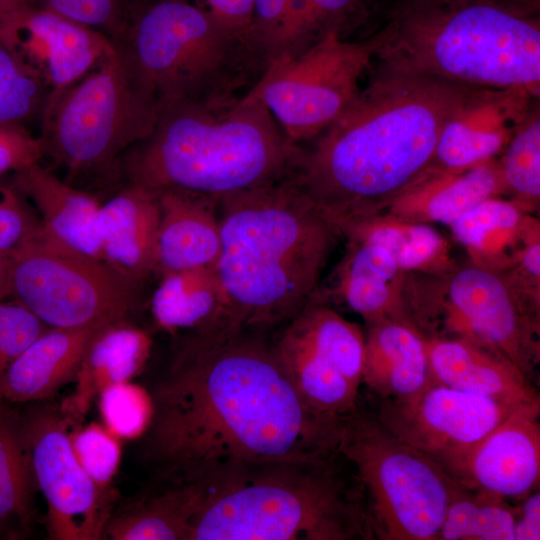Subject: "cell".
Instances as JSON below:
<instances>
[{
    "label": "cell",
    "instance_id": "1",
    "mask_svg": "<svg viewBox=\"0 0 540 540\" xmlns=\"http://www.w3.org/2000/svg\"><path fill=\"white\" fill-rule=\"evenodd\" d=\"M267 334L231 325L189 334L154 385L143 456L171 485L338 450L342 417L302 400Z\"/></svg>",
    "mask_w": 540,
    "mask_h": 540
},
{
    "label": "cell",
    "instance_id": "2",
    "mask_svg": "<svg viewBox=\"0 0 540 540\" xmlns=\"http://www.w3.org/2000/svg\"><path fill=\"white\" fill-rule=\"evenodd\" d=\"M366 85L307 148L291 176L330 222L361 219L431 163L441 131L474 87L377 54Z\"/></svg>",
    "mask_w": 540,
    "mask_h": 540
},
{
    "label": "cell",
    "instance_id": "3",
    "mask_svg": "<svg viewBox=\"0 0 540 540\" xmlns=\"http://www.w3.org/2000/svg\"><path fill=\"white\" fill-rule=\"evenodd\" d=\"M215 264L233 325L269 332L316 292L333 225L290 175L221 197Z\"/></svg>",
    "mask_w": 540,
    "mask_h": 540
},
{
    "label": "cell",
    "instance_id": "4",
    "mask_svg": "<svg viewBox=\"0 0 540 540\" xmlns=\"http://www.w3.org/2000/svg\"><path fill=\"white\" fill-rule=\"evenodd\" d=\"M299 145L249 90L221 101L158 104L149 135L131 147L130 183L220 199L291 174Z\"/></svg>",
    "mask_w": 540,
    "mask_h": 540
},
{
    "label": "cell",
    "instance_id": "5",
    "mask_svg": "<svg viewBox=\"0 0 540 540\" xmlns=\"http://www.w3.org/2000/svg\"><path fill=\"white\" fill-rule=\"evenodd\" d=\"M190 540H373L362 487L338 450L243 465L198 485Z\"/></svg>",
    "mask_w": 540,
    "mask_h": 540
},
{
    "label": "cell",
    "instance_id": "6",
    "mask_svg": "<svg viewBox=\"0 0 540 540\" xmlns=\"http://www.w3.org/2000/svg\"><path fill=\"white\" fill-rule=\"evenodd\" d=\"M375 35L376 54L435 77L539 94L540 20L511 14L491 0H391Z\"/></svg>",
    "mask_w": 540,
    "mask_h": 540
},
{
    "label": "cell",
    "instance_id": "7",
    "mask_svg": "<svg viewBox=\"0 0 540 540\" xmlns=\"http://www.w3.org/2000/svg\"><path fill=\"white\" fill-rule=\"evenodd\" d=\"M114 42L158 104L230 99L262 76L248 44L190 0H133Z\"/></svg>",
    "mask_w": 540,
    "mask_h": 540
},
{
    "label": "cell",
    "instance_id": "8",
    "mask_svg": "<svg viewBox=\"0 0 540 540\" xmlns=\"http://www.w3.org/2000/svg\"><path fill=\"white\" fill-rule=\"evenodd\" d=\"M158 102L115 49L81 79L48 95L39 137L72 177L109 167L151 132Z\"/></svg>",
    "mask_w": 540,
    "mask_h": 540
},
{
    "label": "cell",
    "instance_id": "9",
    "mask_svg": "<svg viewBox=\"0 0 540 540\" xmlns=\"http://www.w3.org/2000/svg\"><path fill=\"white\" fill-rule=\"evenodd\" d=\"M337 449L362 487L374 539L438 540L458 482L437 462L359 403L342 417Z\"/></svg>",
    "mask_w": 540,
    "mask_h": 540
},
{
    "label": "cell",
    "instance_id": "10",
    "mask_svg": "<svg viewBox=\"0 0 540 540\" xmlns=\"http://www.w3.org/2000/svg\"><path fill=\"white\" fill-rule=\"evenodd\" d=\"M10 296L49 328H107L135 307L133 284L105 263L41 239L8 256Z\"/></svg>",
    "mask_w": 540,
    "mask_h": 540
},
{
    "label": "cell",
    "instance_id": "11",
    "mask_svg": "<svg viewBox=\"0 0 540 540\" xmlns=\"http://www.w3.org/2000/svg\"><path fill=\"white\" fill-rule=\"evenodd\" d=\"M378 48L375 33L361 40L330 35L304 53L269 67L249 90L287 138L308 142L331 125L361 89Z\"/></svg>",
    "mask_w": 540,
    "mask_h": 540
},
{
    "label": "cell",
    "instance_id": "12",
    "mask_svg": "<svg viewBox=\"0 0 540 540\" xmlns=\"http://www.w3.org/2000/svg\"><path fill=\"white\" fill-rule=\"evenodd\" d=\"M517 405L432 379L407 399L378 400L373 411L391 433L431 457L452 477L471 449Z\"/></svg>",
    "mask_w": 540,
    "mask_h": 540
},
{
    "label": "cell",
    "instance_id": "13",
    "mask_svg": "<svg viewBox=\"0 0 540 540\" xmlns=\"http://www.w3.org/2000/svg\"><path fill=\"white\" fill-rule=\"evenodd\" d=\"M34 480L47 503L52 539L95 540L104 535L108 496L78 461L68 434L69 420L50 408L21 418Z\"/></svg>",
    "mask_w": 540,
    "mask_h": 540
},
{
    "label": "cell",
    "instance_id": "14",
    "mask_svg": "<svg viewBox=\"0 0 540 540\" xmlns=\"http://www.w3.org/2000/svg\"><path fill=\"white\" fill-rule=\"evenodd\" d=\"M391 0H254L246 41L263 73L326 37L374 34Z\"/></svg>",
    "mask_w": 540,
    "mask_h": 540
},
{
    "label": "cell",
    "instance_id": "15",
    "mask_svg": "<svg viewBox=\"0 0 540 540\" xmlns=\"http://www.w3.org/2000/svg\"><path fill=\"white\" fill-rule=\"evenodd\" d=\"M0 40L48 95L81 79L115 49L105 33L30 3L0 13Z\"/></svg>",
    "mask_w": 540,
    "mask_h": 540
},
{
    "label": "cell",
    "instance_id": "16",
    "mask_svg": "<svg viewBox=\"0 0 540 540\" xmlns=\"http://www.w3.org/2000/svg\"><path fill=\"white\" fill-rule=\"evenodd\" d=\"M540 398L517 405L468 453L453 479L506 500L539 489Z\"/></svg>",
    "mask_w": 540,
    "mask_h": 540
},
{
    "label": "cell",
    "instance_id": "17",
    "mask_svg": "<svg viewBox=\"0 0 540 540\" xmlns=\"http://www.w3.org/2000/svg\"><path fill=\"white\" fill-rule=\"evenodd\" d=\"M449 293L468 337L500 353L532 381L538 345L530 323L520 316L502 281L468 268L454 276Z\"/></svg>",
    "mask_w": 540,
    "mask_h": 540
},
{
    "label": "cell",
    "instance_id": "18",
    "mask_svg": "<svg viewBox=\"0 0 540 540\" xmlns=\"http://www.w3.org/2000/svg\"><path fill=\"white\" fill-rule=\"evenodd\" d=\"M531 97L520 90L473 89L443 127L433 159L456 171L487 161L510 139Z\"/></svg>",
    "mask_w": 540,
    "mask_h": 540
},
{
    "label": "cell",
    "instance_id": "19",
    "mask_svg": "<svg viewBox=\"0 0 540 540\" xmlns=\"http://www.w3.org/2000/svg\"><path fill=\"white\" fill-rule=\"evenodd\" d=\"M158 193L129 183L100 204L97 237L101 261L131 284L157 273Z\"/></svg>",
    "mask_w": 540,
    "mask_h": 540
},
{
    "label": "cell",
    "instance_id": "20",
    "mask_svg": "<svg viewBox=\"0 0 540 540\" xmlns=\"http://www.w3.org/2000/svg\"><path fill=\"white\" fill-rule=\"evenodd\" d=\"M12 184L33 204L41 222L43 242L101 261L97 237L100 204L95 197L60 180L39 163L13 173Z\"/></svg>",
    "mask_w": 540,
    "mask_h": 540
},
{
    "label": "cell",
    "instance_id": "21",
    "mask_svg": "<svg viewBox=\"0 0 540 540\" xmlns=\"http://www.w3.org/2000/svg\"><path fill=\"white\" fill-rule=\"evenodd\" d=\"M431 377L448 387L520 404L539 398L530 381L500 353L466 337L426 340Z\"/></svg>",
    "mask_w": 540,
    "mask_h": 540
},
{
    "label": "cell",
    "instance_id": "22",
    "mask_svg": "<svg viewBox=\"0 0 540 540\" xmlns=\"http://www.w3.org/2000/svg\"><path fill=\"white\" fill-rule=\"evenodd\" d=\"M157 193V273L214 266L220 252L219 199L180 190Z\"/></svg>",
    "mask_w": 540,
    "mask_h": 540
},
{
    "label": "cell",
    "instance_id": "23",
    "mask_svg": "<svg viewBox=\"0 0 540 540\" xmlns=\"http://www.w3.org/2000/svg\"><path fill=\"white\" fill-rule=\"evenodd\" d=\"M103 329L48 328L7 369L0 389L1 401H39L75 380L89 345Z\"/></svg>",
    "mask_w": 540,
    "mask_h": 540
},
{
    "label": "cell",
    "instance_id": "24",
    "mask_svg": "<svg viewBox=\"0 0 540 540\" xmlns=\"http://www.w3.org/2000/svg\"><path fill=\"white\" fill-rule=\"evenodd\" d=\"M432 380L426 340L408 323L371 325L365 340L361 384L376 400H404Z\"/></svg>",
    "mask_w": 540,
    "mask_h": 540
},
{
    "label": "cell",
    "instance_id": "25",
    "mask_svg": "<svg viewBox=\"0 0 540 540\" xmlns=\"http://www.w3.org/2000/svg\"><path fill=\"white\" fill-rule=\"evenodd\" d=\"M150 336L126 322L101 330L89 345L75 381L60 411L69 421L82 419L100 393L130 381L144 367L151 351Z\"/></svg>",
    "mask_w": 540,
    "mask_h": 540
},
{
    "label": "cell",
    "instance_id": "26",
    "mask_svg": "<svg viewBox=\"0 0 540 540\" xmlns=\"http://www.w3.org/2000/svg\"><path fill=\"white\" fill-rule=\"evenodd\" d=\"M151 309L156 323L169 332L195 334L233 325L215 265L161 275Z\"/></svg>",
    "mask_w": 540,
    "mask_h": 540
},
{
    "label": "cell",
    "instance_id": "27",
    "mask_svg": "<svg viewBox=\"0 0 540 540\" xmlns=\"http://www.w3.org/2000/svg\"><path fill=\"white\" fill-rule=\"evenodd\" d=\"M271 338L273 352L302 400L314 411L340 418L358 405L359 388L320 357L287 323Z\"/></svg>",
    "mask_w": 540,
    "mask_h": 540
},
{
    "label": "cell",
    "instance_id": "28",
    "mask_svg": "<svg viewBox=\"0 0 540 540\" xmlns=\"http://www.w3.org/2000/svg\"><path fill=\"white\" fill-rule=\"evenodd\" d=\"M200 498L196 484L171 485L110 518L104 534L114 540H190Z\"/></svg>",
    "mask_w": 540,
    "mask_h": 540
},
{
    "label": "cell",
    "instance_id": "29",
    "mask_svg": "<svg viewBox=\"0 0 540 540\" xmlns=\"http://www.w3.org/2000/svg\"><path fill=\"white\" fill-rule=\"evenodd\" d=\"M33 473L22 419L0 402V538L24 528Z\"/></svg>",
    "mask_w": 540,
    "mask_h": 540
},
{
    "label": "cell",
    "instance_id": "30",
    "mask_svg": "<svg viewBox=\"0 0 540 540\" xmlns=\"http://www.w3.org/2000/svg\"><path fill=\"white\" fill-rule=\"evenodd\" d=\"M516 514L509 500L458 483L438 540H514Z\"/></svg>",
    "mask_w": 540,
    "mask_h": 540
},
{
    "label": "cell",
    "instance_id": "31",
    "mask_svg": "<svg viewBox=\"0 0 540 540\" xmlns=\"http://www.w3.org/2000/svg\"><path fill=\"white\" fill-rule=\"evenodd\" d=\"M397 268L385 248L364 239L347 260L341 282L343 296L371 325L386 322L389 283Z\"/></svg>",
    "mask_w": 540,
    "mask_h": 540
},
{
    "label": "cell",
    "instance_id": "32",
    "mask_svg": "<svg viewBox=\"0 0 540 540\" xmlns=\"http://www.w3.org/2000/svg\"><path fill=\"white\" fill-rule=\"evenodd\" d=\"M501 172L487 161L446 182L428 200V216L442 223L452 224L467 211L489 199L501 181Z\"/></svg>",
    "mask_w": 540,
    "mask_h": 540
},
{
    "label": "cell",
    "instance_id": "33",
    "mask_svg": "<svg viewBox=\"0 0 540 540\" xmlns=\"http://www.w3.org/2000/svg\"><path fill=\"white\" fill-rule=\"evenodd\" d=\"M509 140L501 172L504 181L519 194L538 198L540 195L538 107L528 110Z\"/></svg>",
    "mask_w": 540,
    "mask_h": 540
},
{
    "label": "cell",
    "instance_id": "34",
    "mask_svg": "<svg viewBox=\"0 0 540 540\" xmlns=\"http://www.w3.org/2000/svg\"><path fill=\"white\" fill-rule=\"evenodd\" d=\"M47 89L0 40V124H23L41 112Z\"/></svg>",
    "mask_w": 540,
    "mask_h": 540
},
{
    "label": "cell",
    "instance_id": "35",
    "mask_svg": "<svg viewBox=\"0 0 540 540\" xmlns=\"http://www.w3.org/2000/svg\"><path fill=\"white\" fill-rule=\"evenodd\" d=\"M97 399L107 429L114 435L132 439L145 434L153 416L150 392L127 381L107 387Z\"/></svg>",
    "mask_w": 540,
    "mask_h": 540
},
{
    "label": "cell",
    "instance_id": "36",
    "mask_svg": "<svg viewBox=\"0 0 540 540\" xmlns=\"http://www.w3.org/2000/svg\"><path fill=\"white\" fill-rule=\"evenodd\" d=\"M364 240L385 248L398 268H416L430 261L442 246V239L425 225L379 226L362 234Z\"/></svg>",
    "mask_w": 540,
    "mask_h": 540
},
{
    "label": "cell",
    "instance_id": "37",
    "mask_svg": "<svg viewBox=\"0 0 540 540\" xmlns=\"http://www.w3.org/2000/svg\"><path fill=\"white\" fill-rule=\"evenodd\" d=\"M75 455L92 480L106 488L120 461V446L114 434L91 424L70 436Z\"/></svg>",
    "mask_w": 540,
    "mask_h": 540
},
{
    "label": "cell",
    "instance_id": "38",
    "mask_svg": "<svg viewBox=\"0 0 540 540\" xmlns=\"http://www.w3.org/2000/svg\"><path fill=\"white\" fill-rule=\"evenodd\" d=\"M40 219L13 184L0 186V254L8 256L22 245L41 239Z\"/></svg>",
    "mask_w": 540,
    "mask_h": 540
},
{
    "label": "cell",
    "instance_id": "39",
    "mask_svg": "<svg viewBox=\"0 0 540 540\" xmlns=\"http://www.w3.org/2000/svg\"><path fill=\"white\" fill-rule=\"evenodd\" d=\"M519 211L511 203L486 199L455 222L452 229L456 238L466 246L482 248L489 236L514 228Z\"/></svg>",
    "mask_w": 540,
    "mask_h": 540
},
{
    "label": "cell",
    "instance_id": "40",
    "mask_svg": "<svg viewBox=\"0 0 540 540\" xmlns=\"http://www.w3.org/2000/svg\"><path fill=\"white\" fill-rule=\"evenodd\" d=\"M48 328L20 303L0 302V389L11 363Z\"/></svg>",
    "mask_w": 540,
    "mask_h": 540
},
{
    "label": "cell",
    "instance_id": "41",
    "mask_svg": "<svg viewBox=\"0 0 540 540\" xmlns=\"http://www.w3.org/2000/svg\"><path fill=\"white\" fill-rule=\"evenodd\" d=\"M41 5L82 25L118 36L132 0H40Z\"/></svg>",
    "mask_w": 540,
    "mask_h": 540
},
{
    "label": "cell",
    "instance_id": "42",
    "mask_svg": "<svg viewBox=\"0 0 540 540\" xmlns=\"http://www.w3.org/2000/svg\"><path fill=\"white\" fill-rule=\"evenodd\" d=\"M44 156L40 138L32 136L21 124H0V176L15 173Z\"/></svg>",
    "mask_w": 540,
    "mask_h": 540
},
{
    "label": "cell",
    "instance_id": "43",
    "mask_svg": "<svg viewBox=\"0 0 540 540\" xmlns=\"http://www.w3.org/2000/svg\"><path fill=\"white\" fill-rule=\"evenodd\" d=\"M220 26L246 43L254 0H192Z\"/></svg>",
    "mask_w": 540,
    "mask_h": 540
},
{
    "label": "cell",
    "instance_id": "44",
    "mask_svg": "<svg viewBox=\"0 0 540 540\" xmlns=\"http://www.w3.org/2000/svg\"><path fill=\"white\" fill-rule=\"evenodd\" d=\"M514 524V540L540 539V492L539 489L520 500Z\"/></svg>",
    "mask_w": 540,
    "mask_h": 540
},
{
    "label": "cell",
    "instance_id": "45",
    "mask_svg": "<svg viewBox=\"0 0 540 540\" xmlns=\"http://www.w3.org/2000/svg\"><path fill=\"white\" fill-rule=\"evenodd\" d=\"M505 11L524 18L539 19L540 0H491Z\"/></svg>",
    "mask_w": 540,
    "mask_h": 540
},
{
    "label": "cell",
    "instance_id": "46",
    "mask_svg": "<svg viewBox=\"0 0 540 540\" xmlns=\"http://www.w3.org/2000/svg\"><path fill=\"white\" fill-rule=\"evenodd\" d=\"M523 264L526 270L533 276L540 275V246L539 244L531 245L524 253Z\"/></svg>",
    "mask_w": 540,
    "mask_h": 540
},
{
    "label": "cell",
    "instance_id": "47",
    "mask_svg": "<svg viewBox=\"0 0 540 540\" xmlns=\"http://www.w3.org/2000/svg\"><path fill=\"white\" fill-rule=\"evenodd\" d=\"M10 296L8 258L0 254V302Z\"/></svg>",
    "mask_w": 540,
    "mask_h": 540
},
{
    "label": "cell",
    "instance_id": "48",
    "mask_svg": "<svg viewBox=\"0 0 540 540\" xmlns=\"http://www.w3.org/2000/svg\"><path fill=\"white\" fill-rule=\"evenodd\" d=\"M29 3L30 0H0V13L16 9Z\"/></svg>",
    "mask_w": 540,
    "mask_h": 540
},
{
    "label": "cell",
    "instance_id": "49",
    "mask_svg": "<svg viewBox=\"0 0 540 540\" xmlns=\"http://www.w3.org/2000/svg\"><path fill=\"white\" fill-rule=\"evenodd\" d=\"M2 183H0V186H1Z\"/></svg>",
    "mask_w": 540,
    "mask_h": 540
}]
</instances>
